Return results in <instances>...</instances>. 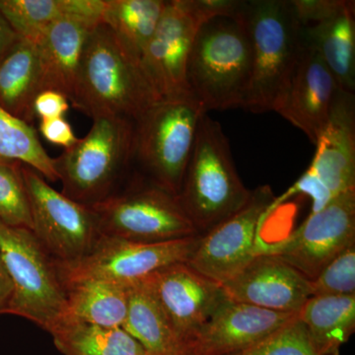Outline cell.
<instances>
[{"instance_id": "34", "label": "cell", "mask_w": 355, "mask_h": 355, "mask_svg": "<svg viewBox=\"0 0 355 355\" xmlns=\"http://www.w3.org/2000/svg\"><path fill=\"white\" fill-rule=\"evenodd\" d=\"M35 116L40 120L64 118L69 109L67 96L58 91L46 90L40 92L34 101Z\"/></svg>"}, {"instance_id": "6", "label": "cell", "mask_w": 355, "mask_h": 355, "mask_svg": "<svg viewBox=\"0 0 355 355\" xmlns=\"http://www.w3.org/2000/svg\"><path fill=\"white\" fill-rule=\"evenodd\" d=\"M135 123L95 119L90 130L55 160L62 193L93 207L113 195L116 184L133 164Z\"/></svg>"}, {"instance_id": "5", "label": "cell", "mask_w": 355, "mask_h": 355, "mask_svg": "<svg viewBox=\"0 0 355 355\" xmlns=\"http://www.w3.org/2000/svg\"><path fill=\"white\" fill-rule=\"evenodd\" d=\"M205 114L197 98L186 94L159 100L135 121L133 163L144 178L178 196Z\"/></svg>"}, {"instance_id": "25", "label": "cell", "mask_w": 355, "mask_h": 355, "mask_svg": "<svg viewBox=\"0 0 355 355\" xmlns=\"http://www.w3.org/2000/svg\"><path fill=\"white\" fill-rule=\"evenodd\" d=\"M128 286L103 280H83L65 286L64 319L121 328L128 311Z\"/></svg>"}, {"instance_id": "4", "label": "cell", "mask_w": 355, "mask_h": 355, "mask_svg": "<svg viewBox=\"0 0 355 355\" xmlns=\"http://www.w3.org/2000/svg\"><path fill=\"white\" fill-rule=\"evenodd\" d=\"M252 191L236 171L220 123L203 114L177 198L200 235L241 209Z\"/></svg>"}, {"instance_id": "7", "label": "cell", "mask_w": 355, "mask_h": 355, "mask_svg": "<svg viewBox=\"0 0 355 355\" xmlns=\"http://www.w3.org/2000/svg\"><path fill=\"white\" fill-rule=\"evenodd\" d=\"M0 254L13 287L6 314L24 318L50 333L67 308V291L55 261L31 230L2 223Z\"/></svg>"}, {"instance_id": "13", "label": "cell", "mask_w": 355, "mask_h": 355, "mask_svg": "<svg viewBox=\"0 0 355 355\" xmlns=\"http://www.w3.org/2000/svg\"><path fill=\"white\" fill-rule=\"evenodd\" d=\"M193 0H168L141 64L160 99L191 94L187 81L189 58L205 23Z\"/></svg>"}, {"instance_id": "30", "label": "cell", "mask_w": 355, "mask_h": 355, "mask_svg": "<svg viewBox=\"0 0 355 355\" xmlns=\"http://www.w3.org/2000/svg\"><path fill=\"white\" fill-rule=\"evenodd\" d=\"M310 282L312 296L355 295V243L327 263Z\"/></svg>"}, {"instance_id": "10", "label": "cell", "mask_w": 355, "mask_h": 355, "mask_svg": "<svg viewBox=\"0 0 355 355\" xmlns=\"http://www.w3.org/2000/svg\"><path fill=\"white\" fill-rule=\"evenodd\" d=\"M32 217V232L51 258L60 263L79 260L99 239L92 207L74 202L49 184L29 166L21 165Z\"/></svg>"}, {"instance_id": "3", "label": "cell", "mask_w": 355, "mask_h": 355, "mask_svg": "<svg viewBox=\"0 0 355 355\" xmlns=\"http://www.w3.org/2000/svg\"><path fill=\"white\" fill-rule=\"evenodd\" d=\"M251 76V42L240 13L203 23L191 46L187 81L207 113L243 108Z\"/></svg>"}, {"instance_id": "22", "label": "cell", "mask_w": 355, "mask_h": 355, "mask_svg": "<svg viewBox=\"0 0 355 355\" xmlns=\"http://www.w3.org/2000/svg\"><path fill=\"white\" fill-rule=\"evenodd\" d=\"M302 28L303 36L316 50L340 88L354 94V2L349 1L331 19L315 25L302 26Z\"/></svg>"}, {"instance_id": "37", "label": "cell", "mask_w": 355, "mask_h": 355, "mask_svg": "<svg viewBox=\"0 0 355 355\" xmlns=\"http://www.w3.org/2000/svg\"><path fill=\"white\" fill-rule=\"evenodd\" d=\"M18 36L0 12V58L18 41Z\"/></svg>"}, {"instance_id": "32", "label": "cell", "mask_w": 355, "mask_h": 355, "mask_svg": "<svg viewBox=\"0 0 355 355\" xmlns=\"http://www.w3.org/2000/svg\"><path fill=\"white\" fill-rule=\"evenodd\" d=\"M289 2L302 26L315 25L331 19L349 3L345 0H289Z\"/></svg>"}, {"instance_id": "36", "label": "cell", "mask_w": 355, "mask_h": 355, "mask_svg": "<svg viewBox=\"0 0 355 355\" xmlns=\"http://www.w3.org/2000/svg\"><path fill=\"white\" fill-rule=\"evenodd\" d=\"M12 282L7 272L6 266L0 254V315L6 314L9 303L12 297Z\"/></svg>"}, {"instance_id": "20", "label": "cell", "mask_w": 355, "mask_h": 355, "mask_svg": "<svg viewBox=\"0 0 355 355\" xmlns=\"http://www.w3.org/2000/svg\"><path fill=\"white\" fill-rule=\"evenodd\" d=\"M41 92V70L36 44L18 41L0 58V106L32 125L34 101Z\"/></svg>"}, {"instance_id": "31", "label": "cell", "mask_w": 355, "mask_h": 355, "mask_svg": "<svg viewBox=\"0 0 355 355\" xmlns=\"http://www.w3.org/2000/svg\"><path fill=\"white\" fill-rule=\"evenodd\" d=\"M233 355H318L298 316L249 349Z\"/></svg>"}, {"instance_id": "19", "label": "cell", "mask_w": 355, "mask_h": 355, "mask_svg": "<svg viewBox=\"0 0 355 355\" xmlns=\"http://www.w3.org/2000/svg\"><path fill=\"white\" fill-rule=\"evenodd\" d=\"M99 23L65 16L44 32L36 44L41 70V92L53 90L73 94L79 65L90 33Z\"/></svg>"}, {"instance_id": "23", "label": "cell", "mask_w": 355, "mask_h": 355, "mask_svg": "<svg viewBox=\"0 0 355 355\" xmlns=\"http://www.w3.org/2000/svg\"><path fill=\"white\" fill-rule=\"evenodd\" d=\"M128 297L121 328L141 345L147 355H183L148 279L130 284Z\"/></svg>"}, {"instance_id": "12", "label": "cell", "mask_w": 355, "mask_h": 355, "mask_svg": "<svg viewBox=\"0 0 355 355\" xmlns=\"http://www.w3.org/2000/svg\"><path fill=\"white\" fill-rule=\"evenodd\" d=\"M270 186L258 187L241 209L200 236L188 265L216 284L227 282L258 256L263 219L275 209Z\"/></svg>"}, {"instance_id": "11", "label": "cell", "mask_w": 355, "mask_h": 355, "mask_svg": "<svg viewBox=\"0 0 355 355\" xmlns=\"http://www.w3.org/2000/svg\"><path fill=\"white\" fill-rule=\"evenodd\" d=\"M355 243V190L336 196L323 209L312 212L282 241L261 240L258 254L286 261L313 280L343 250Z\"/></svg>"}, {"instance_id": "18", "label": "cell", "mask_w": 355, "mask_h": 355, "mask_svg": "<svg viewBox=\"0 0 355 355\" xmlns=\"http://www.w3.org/2000/svg\"><path fill=\"white\" fill-rule=\"evenodd\" d=\"M311 170L334 197L355 190V106L354 93L342 90L320 137Z\"/></svg>"}, {"instance_id": "26", "label": "cell", "mask_w": 355, "mask_h": 355, "mask_svg": "<svg viewBox=\"0 0 355 355\" xmlns=\"http://www.w3.org/2000/svg\"><path fill=\"white\" fill-rule=\"evenodd\" d=\"M50 334L62 355H147L141 345L123 328L62 319Z\"/></svg>"}, {"instance_id": "15", "label": "cell", "mask_w": 355, "mask_h": 355, "mask_svg": "<svg viewBox=\"0 0 355 355\" xmlns=\"http://www.w3.org/2000/svg\"><path fill=\"white\" fill-rule=\"evenodd\" d=\"M226 297L183 347V355H233L249 349L295 319Z\"/></svg>"}, {"instance_id": "17", "label": "cell", "mask_w": 355, "mask_h": 355, "mask_svg": "<svg viewBox=\"0 0 355 355\" xmlns=\"http://www.w3.org/2000/svg\"><path fill=\"white\" fill-rule=\"evenodd\" d=\"M221 286L226 297L235 302L293 314L312 296L310 280L270 254L254 257Z\"/></svg>"}, {"instance_id": "14", "label": "cell", "mask_w": 355, "mask_h": 355, "mask_svg": "<svg viewBox=\"0 0 355 355\" xmlns=\"http://www.w3.org/2000/svg\"><path fill=\"white\" fill-rule=\"evenodd\" d=\"M147 279L183 354L184 345L226 298L223 289L187 263L166 266Z\"/></svg>"}, {"instance_id": "35", "label": "cell", "mask_w": 355, "mask_h": 355, "mask_svg": "<svg viewBox=\"0 0 355 355\" xmlns=\"http://www.w3.org/2000/svg\"><path fill=\"white\" fill-rule=\"evenodd\" d=\"M40 132L46 141L53 146L69 148L78 141L71 125L64 118L40 120Z\"/></svg>"}, {"instance_id": "29", "label": "cell", "mask_w": 355, "mask_h": 355, "mask_svg": "<svg viewBox=\"0 0 355 355\" xmlns=\"http://www.w3.org/2000/svg\"><path fill=\"white\" fill-rule=\"evenodd\" d=\"M21 165L0 158V223L32 231L31 211Z\"/></svg>"}, {"instance_id": "2", "label": "cell", "mask_w": 355, "mask_h": 355, "mask_svg": "<svg viewBox=\"0 0 355 355\" xmlns=\"http://www.w3.org/2000/svg\"><path fill=\"white\" fill-rule=\"evenodd\" d=\"M252 48V76L243 109L275 111L302 50V25L289 0H249L240 12Z\"/></svg>"}, {"instance_id": "16", "label": "cell", "mask_w": 355, "mask_h": 355, "mask_svg": "<svg viewBox=\"0 0 355 355\" xmlns=\"http://www.w3.org/2000/svg\"><path fill=\"white\" fill-rule=\"evenodd\" d=\"M342 90L316 50L303 36L297 64L275 112L304 132L315 144Z\"/></svg>"}, {"instance_id": "1", "label": "cell", "mask_w": 355, "mask_h": 355, "mask_svg": "<svg viewBox=\"0 0 355 355\" xmlns=\"http://www.w3.org/2000/svg\"><path fill=\"white\" fill-rule=\"evenodd\" d=\"M141 60L132 55L105 24L89 35L69 102L95 119H123L135 123L159 101Z\"/></svg>"}, {"instance_id": "28", "label": "cell", "mask_w": 355, "mask_h": 355, "mask_svg": "<svg viewBox=\"0 0 355 355\" xmlns=\"http://www.w3.org/2000/svg\"><path fill=\"white\" fill-rule=\"evenodd\" d=\"M0 158L29 166L51 183L58 181L55 160L42 146L36 130L32 125L9 114L1 106Z\"/></svg>"}, {"instance_id": "27", "label": "cell", "mask_w": 355, "mask_h": 355, "mask_svg": "<svg viewBox=\"0 0 355 355\" xmlns=\"http://www.w3.org/2000/svg\"><path fill=\"white\" fill-rule=\"evenodd\" d=\"M166 3V0H105L102 24L108 26L123 46L141 60Z\"/></svg>"}, {"instance_id": "9", "label": "cell", "mask_w": 355, "mask_h": 355, "mask_svg": "<svg viewBox=\"0 0 355 355\" xmlns=\"http://www.w3.org/2000/svg\"><path fill=\"white\" fill-rule=\"evenodd\" d=\"M200 236L161 243L128 241L101 235L90 252L79 260L55 261L64 287L83 280H103L130 286L175 263H188Z\"/></svg>"}, {"instance_id": "8", "label": "cell", "mask_w": 355, "mask_h": 355, "mask_svg": "<svg viewBox=\"0 0 355 355\" xmlns=\"http://www.w3.org/2000/svg\"><path fill=\"white\" fill-rule=\"evenodd\" d=\"M100 235L161 243L200 235L177 196L144 176L93 205Z\"/></svg>"}, {"instance_id": "33", "label": "cell", "mask_w": 355, "mask_h": 355, "mask_svg": "<svg viewBox=\"0 0 355 355\" xmlns=\"http://www.w3.org/2000/svg\"><path fill=\"white\" fill-rule=\"evenodd\" d=\"M297 193L308 196L312 200L313 205L311 214L323 209L335 198L331 195L330 190L324 186L323 182L318 178L317 175L310 168H308L304 174L299 178L298 181L289 189L287 193H284L282 200L291 198L292 196L297 195Z\"/></svg>"}, {"instance_id": "21", "label": "cell", "mask_w": 355, "mask_h": 355, "mask_svg": "<svg viewBox=\"0 0 355 355\" xmlns=\"http://www.w3.org/2000/svg\"><path fill=\"white\" fill-rule=\"evenodd\" d=\"M104 6L105 0H0V12L18 38L35 44L65 16L102 23Z\"/></svg>"}, {"instance_id": "24", "label": "cell", "mask_w": 355, "mask_h": 355, "mask_svg": "<svg viewBox=\"0 0 355 355\" xmlns=\"http://www.w3.org/2000/svg\"><path fill=\"white\" fill-rule=\"evenodd\" d=\"M298 319L318 355H338L355 330V295L311 296Z\"/></svg>"}]
</instances>
